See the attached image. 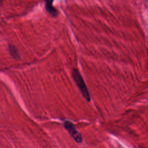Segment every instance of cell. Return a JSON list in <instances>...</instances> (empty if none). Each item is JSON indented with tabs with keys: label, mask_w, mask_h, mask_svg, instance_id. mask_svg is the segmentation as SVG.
Returning <instances> with one entry per match:
<instances>
[{
	"label": "cell",
	"mask_w": 148,
	"mask_h": 148,
	"mask_svg": "<svg viewBox=\"0 0 148 148\" xmlns=\"http://www.w3.org/2000/svg\"><path fill=\"white\" fill-rule=\"evenodd\" d=\"M72 76L75 81L76 86H77L79 90H80L83 97L87 101H90V95L84 80L81 75L80 72L76 68H72Z\"/></svg>",
	"instance_id": "6da1fadb"
},
{
	"label": "cell",
	"mask_w": 148,
	"mask_h": 148,
	"mask_svg": "<svg viewBox=\"0 0 148 148\" xmlns=\"http://www.w3.org/2000/svg\"><path fill=\"white\" fill-rule=\"evenodd\" d=\"M64 126L76 142L81 143L82 142V137L80 134L77 131L74 125L71 121H65L64 123Z\"/></svg>",
	"instance_id": "7a4b0ae2"
},
{
	"label": "cell",
	"mask_w": 148,
	"mask_h": 148,
	"mask_svg": "<svg viewBox=\"0 0 148 148\" xmlns=\"http://www.w3.org/2000/svg\"><path fill=\"white\" fill-rule=\"evenodd\" d=\"M53 1H46L45 2V8L46 10L52 16L56 17L58 15V12L57 9L53 5Z\"/></svg>",
	"instance_id": "3957f363"
},
{
	"label": "cell",
	"mask_w": 148,
	"mask_h": 148,
	"mask_svg": "<svg viewBox=\"0 0 148 148\" xmlns=\"http://www.w3.org/2000/svg\"><path fill=\"white\" fill-rule=\"evenodd\" d=\"M8 49H9V53L13 58L17 59L20 57L18 51L14 46L12 45H9Z\"/></svg>",
	"instance_id": "277c9868"
}]
</instances>
